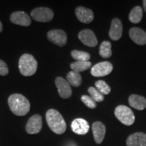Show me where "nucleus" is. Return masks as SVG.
Instances as JSON below:
<instances>
[{"label": "nucleus", "instance_id": "nucleus-1", "mask_svg": "<svg viewBox=\"0 0 146 146\" xmlns=\"http://www.w3.org/2000/svg\"><path fill=\"white\" fill-rule=\"evenodd\" d=\"M8 105L12 112L16 116H25L28 114L31 108L30 102L21 94L10 95L8 98Z\"/></svg>", "mask_w": 146, "mask_h": 146}, {"label": "nucleus", "instance_id": "nucleus-2", "mask_svg": "<svg viewBox=\"0 0 146 146\" xmlns=\"http://www.w3.org/2000/svg\"><path fill=\"white\" fill-rule=\"evenodd\" d=\"M45 118L49 127L56 134L62 135L66 130V123L62 114L56 110H47Z\"/></svg>", "mask_w": 146, "mask_h": 146}, {"label": "nucleus", "instance_id": "nucleus-3", "mask_svg": "<svg viewBox=\"0 0 146 146\" xmlns=\"http://www.w3.org/2000/svg\"><path fill=\"white\" fill-rule=\"evenodd\" d=\"M38 64L32 55L25 54L20 58L18 67L20 72L23 76H30L35 74L37 70Z\"/></svg>", "mask_w": 146, "mask_h": 146}, {"label": "nucleus", "instance_id": "nucleus-4", "mask_svg": "<svg viewBox=\"0 0 146 146\" xmlns=\"http://www.w3.org/2000/svg\"><path fill=\"white\" fill-rule=\"evenodd\" d=\"M114 114L117 119L125 125H132L135 122V115L133 111L126 106H118L115 109Z\"/></svg>", "mask_w": 146, "mask_h": 146}, {"label": "nucleus", "instance_id": "nucleus-5", "mask_svg": "<svg viewBox=\"0 0 146 146\" xmlns=\"http://www.w3.org/2000/svg\"><path fill=\"white\" fill-rule=\"evenodd\" d=\"M33 19L40 23H47L52 21L54 16V12L48 8L39 7L35 8L31 12Z\"/></svg>", "mask_w": 146, "mask_h": 146}, {"label": "nucleus", "instance_id": "nucleus-6", "mask_svg": "<svg viewBox=\"0 0 146 146\" xmlns=\"http://www.w3.org/2000/svg\"><path fill=\"white\" fill-rule=\"evenodd\" d=\"M47 39L54 44L62 47L66 44L67 35L62 30L54 29L47 33Z\"/></svg>", "mask_w": 146, "mask_h": 146}, {"label": "nucleus", "instance_id": "nucleus-7", "mask_svg": "<svg viewBox=\"0 0 146 146\" xmlns=\"http://www.w3.org/2000/svg\"><path fill=\"white\" fill-rule=\"evenodd\" d=\"M55 83H56V87L58 88L60 96L62 98L68 99V98H70L72 96V91L70 85L67 81V80L61 77V76H58L55 80Z\"/></svg>", "mask_w": 146, "mask_h": 146}, {"label": "nucleus", "instance_id": "nucleus-8", "mask_svg": "<svg viewBox=\"0 0 146 146\" xmlns=\"http://www.w3.org/2000/svg\"><path fill=\"white\" fill-rule=\"evenodd\" d=\"M113 66L109 62H102L91 68V74L96 77L108 75L112 71Z\"/></svg>", "mask_w": 146, "mask_h": 146}, {"label": "nucleus", "instance_id": "nucleus-9", "mask_svg": "<svg viewBox=\"0 0 146 146\" xmlns=\"http://www.w3.org/2000/svg\"><path fill=\"white\" fill-rule=\"evenodd\" d=\"M42 118L39 114H35L29 118L26 125V131L29 134H37L42 129Z\"/></svg>", "mask_w": 146, "mask_h": 146}, {"label": "nucleus", "instance_id": "nucleus-10", "mask_svg": "<svg viewBox=\"0 0 146 146\" xmlns=\"http://www.w3.org/2000/svg\"><path fill=\"white\" fill-rule=\"evenodd\" d=\"M78 39L84 45L89 47H95L98 45V39L94 33L89 29H85L78 33Z\"/></svg>", "mask_w": 146, "mask_h": 146}, {"label": "nucleus", "instance_id": "nucleus-11", "mask_svg": "<svg viewBox=\"0 0 146 146\" xmlns=\"http://www.w3.org/2000/svg\"><path fill=\"white\" fill-rule=\"evenodd\" d=\"M10 21L12 23L23 27H29L31 24V19L30 16L22 11L13 12L10 16Z\"/></svg>", "mask_w": 146, "mask_h": 146}, {"label": "nucleus", "instance_id": "nucleus-12", "mask_svg": "<svg viewBox=\"0 0 146 146\" xmlns=\"http://www.w3.org/2000/svg\"><path fill=\"white\" fill-rule=\"evenodd\" d=\"M75 14L81 23L88 24L94 21V14L92 10L84 7L79 6L76 8Z\"/></svg>", "mask_w": 146, "mask_h": 146}, {"label": "nucleus", "instance_id": "nucleus-13", "mask_svg": "<svg viewBox=\"0 0 146 146\" xmlns=\"http://www.w3.org/2000/svg\"><path fill=\"white\" fill-rule=\"evenodd\" d=\"M71 129L76 134L85 135L89 130V125L88 122L83 118H76L72 122Z\"/></svg>", "mask_w": 146, "mask_h": 146}, {"label": "nucleus", "instance_id": "nucleus-14", "mask_svg": "<svg viewBox=\"0 0 146 146\" xmlns=\"http://www.w3.org/2000/svg\"><path fill=\"white\" fill-rule=\"evenodd\" d=\"M92 131L96 143L98 144L102 143L104 139L106 131V126L100 121L95 122L92 125Z\"/></svg>", "mask_w": 146, "mask_h": 146}, {"label": "nucleus", "instance_id": "nucleus-15", "mask_svg": "<svg viewBox=\"0 0 146 146\" xmlns=\"http://www.w3.org/2000/svg\"><path fill=\"white\" fill-rule=\"evenodd\" d=\"M123 35V24L118 18H114L111 23L109 36L113 41H117Z\"/></svg>", "mask_w": 146, "mask_h": 146}, {"label": "nucleus", "instance_id": "nucleus-16", "mask_svg": "<svg viewBox=\"0 0 146 146\" xmlns=\"http://www.w3.org/2000/svg\"><path fill=\"white\" fill-rule=\"evenodd\" d=\"M127 146H146V134L142 132L135 133L128 137Z\"/></svg>", "mask_w": 146, "mask_h": 146}, {"label": "nucleus", "instance_id": "nucleus-17", "mask_svg": "<svg viewBox=\"0 0 146 146\" xmlns=\"http://www.w3.org/2000/svg\"><path fill=\"white\" fill-rule=\"evenodd\" d=\"M129 36L135 43L140 45L146 44V33L142 29L133 27L129 31Z\"/></svg>", "mask_w": 146, "mask_h": 146}, {"label": "nucleus", "instance_id": "nucleus-18", "mask_svg": "<svg viewBox=\"0 0 146 146\" xmlns=\"http://www.w3.org/2000/svg\"><path fill=\"white\" fill-rule=\"evenodd\" d=\"M129 103L131 107L138 110H143L146 108V99L138 95H131L129 98Z\"/></svg>", "mask_w": 146, "mask_h": 146}, {"label": "nucleus", "instance_id": "nucleus-19", "mask_svg": "<svg viewBox=\"0 0 146 146\" xmlns=\"http://www.w3.org/2000/svg\"><path fill=\"white\" fill-rule=\"evenodd\" d=\"M67 81L70 85L77 87L81 85L82 77L81 74L79 72H75V71H70L66 75Z\"/></svg>", "mask_w": 146, "mask_h": 146}, {"label": "nucleus", "instance_id": "nucleus-20", "mask_svg": "<svg viewBox=\"0 0 146 146\" xmlns=\"http://www.w3.org/2000/svg\"><path fill=\"white\" fill-rule=\"evenodd\" d=\"M142 16H143V10L139 6H136L131 11L129 14V21L131 23L137 24L141 21Z\"/></svg>", "mask_w": 146, "mask_h": 146}, {"label": "nucleus", "instance_id": "nucleus-21", "mask_svg": "<svg viewBox=\"0 0 146 146\" xmlns=\"http://www.w3.org/2000/svg\"><path fill=\"white\" fill-rule=\"evenodd\" d=\"M91 66V62L89 61L87 62H80L76 61L70 64V68L73 71L77 72H83V71L87 70Z\"/></svg>", "mask_w": 146, "mask_h": 146}, {"label": "nucleus", "instance_id": "nucleus-22", "mask_svg": "<svg viewBox=\"0 0 146 146\" xmlns=\"http://www.w3.org/2000/svg\"><path fill=\"white\" fill-rule=\"evenodd\" d=\"M112 44L109 41H104L100 47V55L104 58H108L112 56Z\"/></svg>", "mask_w": 146, "mask_h": 146}, {"label": "nucleus", "instance_id": "nucleus-23", "mask_svg": "<svg viewBox=\"0 0 146 146\" xmlns=\"http://www.w3.org/2000/svg\"><path fill=\"white\" fill-rule=\"evenodd\" d=\"M71 56L72 58L76 61L80 62H87L90 60L91 56L89 53L86 52H82L79 50H73L71 52Z\"/></svg>", "mask_w": 146, "mask_h": 146}, {"label": "nucleus", "instance_id": "nucleus-24", "mask_svg": "<svg viewBox=\"0 0 146 146\" xmlns=\"http://www.w3.org/2000/svg\"><path fill=\"white\" fill-rule=\"evenodd\" d=\"M96 89L103 95H108L110 93L111 88L105 81L100 80L95 84Z\"/></svg>", "mask_w": 146, "mask_h": 146}, {"label": "nucleus", "instance_id": "nucleus-25", "mask_svg": "<svg viewBox=\"0 0 146 146\" xmlns=\"http://www.w3.org/2000/svg\"><path fill=\"white\" fill-rule=\"evenodd\" d=\"M88 92L89 94L91 95V98L94 100L95 102H102L104 99V95L100 93L99 91L96 88H94L93 87H89L88 89Z\"/></svg>", "mask_w": 146, "mask_h": 146}, {"label": "nucleus", "instance_id": "nucleus-26", "mask_svg": "<svg viewBox=\"0 0 146 146\" xmlns=\"http://www.w3.org/2000/svg\"><path fill=\"white\" fill-rule=\"evenodd\" d=\"M81 100L87 107L89 108L94 109L96 108L97 106L96 102L91 98V96H85H85H83L81 97Z\"/></svg>", "mask_w": 146, "mask_h": 146}, {"label": "nucleus", "instance_id": "nucleus-27", "mask_svg": "<svg viewBox=\"0 0 146 146\" xmlns=\"http://www.w3.org/2000/svg\"><path fill=\"white\" fill-rule=\"evenodd\" d=\"M9 72V69L7 64L3 60H0V75L6 76Z\"/></svg>", "mask_w": 146, "mask_h": 146}, {"label": "nucleus", "instance_id": "nucleus-28", "mask_svg": "<svg viewBox=\"0 0 146 146\" xmlns=\"http://www.w3.org/2000/svg\"><path fill=\"white\" fill-rule=\"evenodd\" d=\"M143 8L145 10V12H146V0H144L143 1Z\"/></svg>", "mask_w": 146, "mask_h": 146}, {"label": "nucleus", "instance_id": "nucleus-29", "mask_svg": "<svg viewBox=\"0 0 146 146\" xmlns=\"http://www.w3.org/2000/svg\"><path fill=\"white\" fill-rule=\"evenodd\" d=\"M2 31H3V25L2 24H1V21H0V33L2 32Z\"/></svg>", "mask_w": 146, "mask_h": 146}]
</instances>
